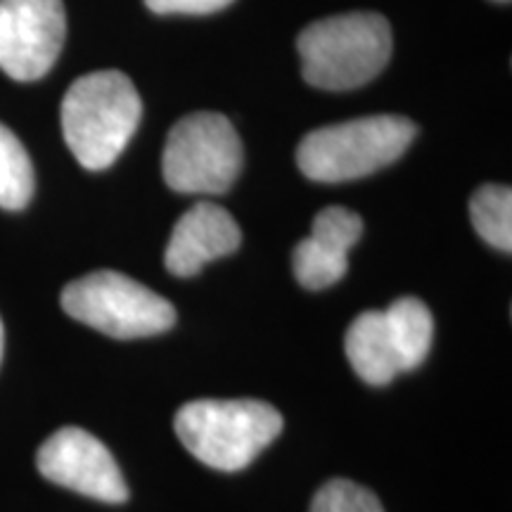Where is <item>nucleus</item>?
Instances as JSON below:
<instances>
[{"label":"nucleus","instance_id":"obj_1","mask_svg":"<svg viewBox=\"0 0 512 512\" xmlns=\"http://www.w3.org/2000/svg\"><path fill=\"white\" fill-rule=\"evenodd\" d=\"M143 117V100L124 72L105 69L76 79L62 100V136L83 169L117 162Z\"/></svg>","mask_w":512,"mask_h":512},{"label":"nucleus","instance_id":"obj_2","mask_svg":"<svg viewBox=\"0 0 512 512\" xmlns=\"http://www.w3.org/2000/svg\"><path fill=\"white\" fill-rule=\"evenodd\" d=\"M302 74L320 91L366 86L392 57V27L377 12L325 17L297 38Z\"/></svg>","mask_w":512,"mask_h":512},{"label":"nucleus","instance_id":"obj_3","mask_svg":"<svg viewBox=\"0 0 512 512\" xmlns=\"http://www.w3.org/2000/svg\"><path fill=\"white\" fill-rule=\"evenodd\" d=\"M283 432V415L256 399H200L176 413V434L200 463L238 472Z\"/></svg>","mask_w":512,"mask_h":512},{"label":"nucleus","instance_id":"obj_4","mask_svg":"<svg viewBox=\"0 0 512 512\" xmlns=\"http://www.w3.org/2000/svg\"><path fill=\"white\" fill-rule=\"evenodd\" d=\"M418 126L399 114L351 119L311 131L297 150L302 174L318 183H344L375 174L399 159Z\"/></svg>","mask_w":512,"mask_h":512},{"label":"nucleus","instance_id":"obj_5","mask_svg":"<svg viewBox=\"0 0 512 512\" xmlns=\"http://www.w3.org/2000/svg\"><path fill=\"white\" fill-rule=\"evenodd\" d=\"M62 309L114 339L162 335L176 323L169 299L117 271H95L62 290Z\"/></svg>","mask_w":512,"mask_h":512},{"label":"nucleus","instance_id":"obj_6","mask_svg":"<svg viewBox=\"0 0 512 512\" xmlns=\"http://www.w3.org/2000/svg\"><path fill=\"white\" fill-rule=\"evenodd\" d=\"M242 169V143L235 126L219 112H192L166 138L162 171L171 190L185 195H221Z\"/></svg>","mask_w":512,"mask_h":512},{"label":"nucleus","instance_id":"obj_7","mask_svg":"<svg viewBox=\"0 0 512 512\" xmlns=\"http://www.w3.org/2000/svg\"><path fill=\"white\" fill-rule=\"evenodd\" d=\"M62 0H0V69L15 81L46 76L62 53Z\"/></svg>","mask_w":512,"mask_h":512},{"label":"nucleus","instance_id":"obj_8","mask_svg":"<svg viewBox=\"0 0 512 512\" xmlns=\"http://www.w3.org/2000/svg\"><path fill=\"white\" fill-rule=\"evenodd\" d=\"M38 472L57 486L102 503H124L128 486L110 448L81 427H62L36 453Z\"/></svg>","mask_w":512,"mask_h":512},{"label":"nucleus","instance_id":"obj_9","mask_svg":"<svg viewBox=\"0 0 512 512\" xmlns=\"http://www.w3.org/2000/svg\"><path fill=\"white\" fill-rule=\"evenodd\" d=\"M361 216L344 207H325L313 219L311 235L294 247V275L306 290H325L347 275L349 249L361 240Z\"/></svg>","mask_w":512,"mask_h":512},{"label":"nucleus","instance_id":"obj_10","mask_svg":"<svg viewBox=\"0 0 512 512\" xmlns=\"http://www.w3.org/2000/svg\"><path fill=\"white\" fill-rule=\"evenodd\" d=\"M240 242L238 221L219 204L200 202L176 221L166 245L164 264L178 278H190L209 261L233 254Z\"/></svg>","mask_w":512,"mask_h":512},{"label":"nucleus","instance_id":"obj_11","mask_svg":"<svg viewBox=\"0 0 512 512\" xmlns=\"http://www.w3.org/2000/svg\"><path fill=\"white\" fill-rule=\"evenodd\" d=\"M344 349L356 375L375 387L389 384L399 373L413 370L387 311L361 313L349 325Z\"/></svg>","mask_w":512,"mask_h":512},{"label":"nucleus","instance_id":"obj_12","mask_svg":"<svg viewBox=\"0 0 512 512\" xmlns=\"http://www.w3.org/2000/svg\"><path fill=\"white\" fill-rule=\"evenodd\" d=\"M470 219L479 238L512 252V192L508 185H482L470 200Z\"/></svg>","mask_w":512,"mask_h":512},{"label":"nucleus","instance_id":"obj_13","mask_svg":"<svg viewBox=\"0 0 512 512\" xmlns=\"http://www.w3.org/2000/svg\"><path fill=\"white\" fill-rule=\"evenodd\" d=\"M34 195V166L29 152L8 126L0 124V207L19 211Z\"/></svg>","mask_w":512,"mask_h":512},{"label":"nucleus","instance_id":"obj_14","mask_svg":"<svg viewBox=\"0 0 512 512\" xmlns=\"http://www.w3.org/2000/svg\"><path fill=\"white\" fill-rule=\"evenodd\" d=\"M311 512H384L373 491L351 479H330L313 496Z\"/></svg>","mask_w":512,"mask_h":512},{"label":"nucleus","instance_id":"obj_15","mask_svg":"<svg viewBox=\"0 0 512 512\" xmlns=\"http://www.w3.org/2000/svg\"><path fill=\"white\" fill-rule=\"evenodd\" d=\"M233 0H145V5L157 15H211Z\"/></svg>","mask_w":512,"mask_h":512},{"label":"nucleus","instance_id":"obj_16","mask_svg":"<svg viewBox=\"0 0 512 512\" xmlns=\"http://www.w3.org/2000/svg\"><path fill=\"white\" fill-rule=\"evenodd\" d=\"M3 351H5V328H3V320H0V361H3Z\"/></svg>","mask_w":512,"mask_h":512}]
</instances>
